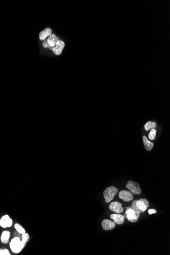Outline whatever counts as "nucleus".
Returning <instances> with one entry per match:
<instances>
[{"mask_svg":"<svg viewBox=\"0 0 170 255\" xmlns=\"http://www.w3.org/2000/svg\"><path fill=\"white\" fill-rule=\"evenodd\" d=\"M143 140L146 150L147 151H151L154 146V144L151 141H149L145 135L143 136Z\"/></svg>","mask_w":170,"mask_h":255,"instance_id":"15","label":"nucleus"},{"mask_svg":"<svg viewBox=\"0 0 170 255\" xmlns=\"http://www.w3.org/2000/svg\"><path fill=\"white\" fill-rule=\"evenodd\" d=\"M60 40V39L59 38V37H57L55 34H52L47 38V42H48V45L50 47H54L57 44V42Z\"/></svg>","mask_w":170,"mask_h":255,"instance_id":"12","label":"nucleus"},{"mask_svg":"<svg viewBox=\"0 0 170 255\" xmlns=\"http://www.w3.org/2000/svg\"><path fill=\"white\" fill-rule=\"evenodd\" d=\"M14 228L17 231V232L21 234H23L25 233V230L24 228L21 226V225L18 224H14Z\"/></svg>","mask_w":170,"mask_h":255,"instance_id":"17","label":"nucleus"},{"mask_svg":"<svg viewBox=\"0 0 170 255\" xmlns=\"http://www.w3.org/2000/svg\"><path fill=\"white\" fill-rule=\"evenodd\" d=\"M110 217L111 219L114 220V222L117 225L123 224L124 222L125 217L123 215L120 214H112L110 215Z\"/></svg>","mask_w":170,"mask_h":255,"instance_id":"11","label":"nucleus"},{"mask_svg":"<svg viewBox=\"0 0 170 255\" xmlns=\"http://www.w3.org/2000/svg\"><path fill=\"white\" fill-rule=\"evenodd\" d=\"M126 188H127L132 194L135 195H140L142 192V189L140 188V185L136 182L132 181L130 180L126 184Z\"/></svg>","mask_w":170,"mask_h":255,"instance_id":"4","label":"nucleus"},{"mask_svg":"<svg viewBox=\"0 0 170 255\" xmlns=\"http://www.w3.org/2000/svg\"><path fill=\"white\" fill-rule=\"evenodd\" d=\"M13 220L8 215H5L0 219V226L2 228H9L12 226Z\"/></svg>","mask_w":170,"mask_h":255,"instance_id":"5","label":"nucleus"},{"mask_svg":"<svg viewBox=\"0 0 170 255\" xmlns=\"http://www.w3.org/2000/svg\"><path fill=\"white\" fill-rule=\"evenodd\" d=\"M156 133H157V130L155 128H152L151 129V131L149 132V139L150 140H154L156 137Z\"/></svg>","mask_w":170,"mask_h":255,"instance_id":"18","label":"nucleus"},{"mask_svg":"<svg viewBox=\"0 0 170 255\" xmlns=\"http://www.w3.org/2000/svg\"><path fill=\"white\" fill-rule=\"evenodd\" d=\"M65 47V43L63 41L60 40L57 42L56 45L52 49L53 52L56 55H60L62 54V50Z\"/></svg>","mask_w":170,"mask_h":255,"instance_id":"10","label":"nucleus"},{"mask_svg":"<svg viewBox=\"0 0 170 255\" xmlns=\"http://www.w3.org/2000/svg\"><path fill=\"white\" fill-rule=\"evenodd\" d=\"M109 209L116 213H122L124 210L123 208L122 207V204L118 202H113L110 203V205H109Z\"/></svg>","mask_w":170,"mask_h":255,"instance_id":"8","label":"nucleus"},{"mask_svg":"<svg viewBox=\"0 0 170 255\" xmlns=\"http://www.w3.org/2000/svg\"><path fill=\"white\" fill-rule=\"evenodd\" d=\"M157 124L155 123L153 121H148L145 124L144 127H145L146 131H149V130H151L152 128H154L157 127Z\"/></svg>","mask_w":170,"mask_h":255,"instance_id":"16","label":"nucleus"},{"mask_svg":"<svg viewBox=\"0 0 170 255\" xmlns=\"http://www.w3.org/2000/svg\"><path fill=\"white\" fill-rule=\"evenodd\" d=\"M119 198L122 199L124 202H130L133 200V194L130 191L126 190H123L119 192L118 195Z\"/></svg>","mask_w":170,"mask_h":255,"instance_id":"6","label":"nucleus"},{"mask_svg":"<svg viewBox=\"0 0 170 255\" xmlns=\"http://www.w3.org/2000/svg\"><path fill=\"white\" fill-rule=\"evenodd\" d=\"M52 34V29L50 28H45L44 30L41 31L39 33V39L41 40H45L47 37H49Z\"/></svg>","mask_w":170,"mask_h":255,"instance_id":"13","label":"nucleus"},{"mask_svg":"<svg viewBox=\"0 0 170 255\" xmlns=\"http://www.w3.org/2000/svg\"><path fill=\"white\" fill-rule=\"evenodd\" d=\"M118 192V188L114 186H111L110 187L106 188L103 191L105 202L106 203H109L110 201H112Z\"/></svg>","mask_w":170,"mask_h":255,"instance_id":"3","label":"nucleus"},{"mask_svg":"<svg viewBox=\"0 0 170 255\" xmlns=\"http://www.w3.org/2000/svg\"><path fill=\"white\" fill-rule=\"evenodd\" d=\"M10 232L8 231H4L2 232L1 236V241L3 244H7L9 241Z\"/></svg>","mask_w":170,"mask_h":255,"instance_id":"14","label":"nucleus"},{"mask_svg":"<svg viewBox=\"0 0 170 255\" xmlns=\"http://www.w3.org/2000/svg\"><path fill=\"white\" fill-rule=\"evenodd\" d=\"M136 205L141 213L145 212L149 206V201L146 199H141L136 200Z\"/></svg>","mask_w":170,"mask_h":255,"instance_id":"7","label":"nucleus"},{"mask_svg":"<svg viewBox=\"0 0 170 255\" xmlns=\"http://www.w3.org/2000/svg\"><path fill=\"white\" fill-rule=\"evenodd\" d=\"M140 213L137 210L133 209L132 206L126 207L124 217L131 222H136L139 220Z\"/></svg>","mask_w":170,"mask_h":255,"instance_id":"1","label":"nucleus"},{"mask_svg":"<svg viewBox=\"0 0 170 255\" xmlns=\"http://www.w3.org/2000/svg\"><path fill=\"white\" fill-rule=\"evenodd\" d=\"M9 251L7 249H0V255H10Z\"/></svg>","mask_w":170,"mask_h":255,"instance_id":"20","label":"nucleus"},{"mask_svg":"<svg viewBox=\"0 0 170 255\" xmlns=\"http://www.w3.org/2000/svg\"><path fill=\"white\" fill-rule=\"evenodd\" d=\"M9 246L11 251L15 254L21 253L25 246L23 242L21 240L20 238L18 237H15L12 239L10 242Z\"/></svg>","mask_w":170,"mask_h":255,"instance_id":"2","label":"nucleus"},{"mask_svg":"<svg viewBox=\"0 0 170 255\" xmlns=\"http://www.w3.org/2000/svg\"><path fill=\"white\" fill-rule=\"evenodd\" d=\"M157 212V211L155 209H150L148 210V213L150 215L152 214H155Z\"/></svg>","mask_w":170,"mask_h":255,"instance_id":"22","label":"nucleus"},{"mask_svg":"<svg viewBox=\"0 0 170 255\" xmlns=\"http://www.w3.org/2000/svg\"><path fill=\"white\" fill-rule=\"evenodd\" d=\"M43 47H44L45 48H47L48 47V43L47 42V39H45L44 41L42 43Z\"/></svg>","mask_w":170,"mask_h":255,"instance_id":"21","label":"nucleus"},{"mask_svg":"<svg viewBox=\"0 0 170 255\" xmlns=\"http://www.w3.org/2000/svg\"><path fill=\"white\" fill-rule=\"evenodd\" d=\"M101 225L103 230L106 231L113 230L116 227V224L114 222L106 219L102 221Z\"/></svg>","mask_w":170,"mask_h":255,"instance_id":"9","label":"nucleus"},{"mask_svg":"<svg viewBox=\"0 0 170 255\" xmlns=\"http://www.w3.org/2000/svg\"><path fill=\"white\" fill-rule=\"evenodd\" d=\"M29 239H30V235H29L28 233H25L24 234H22V240H21V241L23 242V244H25V246L28 242H29Z\"/></svg>","mask_w":170,"mask_h":255,"instance_id":"19","label":"nucleus"}]
</instances>
